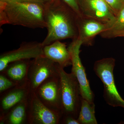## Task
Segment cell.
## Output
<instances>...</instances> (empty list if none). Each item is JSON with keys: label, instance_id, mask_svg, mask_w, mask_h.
I'll use <instances>...</instances> for the list:
<instances>
[{"label": "cell", "instance_id": "obj_1", "mask_svg": "<svg viewBox=\"0 0 124 124\" xmlns=\"http://www.w3.org/2000/svg\"><path fill=\"white\" fill-rule=\"evenodd\" d=\"M45 20L47 34L42 46L50 45L58 40L78 37V16L66 3L53 0L45 6Z\"/></svg>", "mask_w": 124, "mask_h": 124}, {"label": "cell", "instance_id": "obj_2", "mask_svg": "<svg viewBox=\"0 0 124 124\" xmlns=\"http://www.w3.org/2000/svg\"><path fill=\"white\" fill-rule=\"evenodd\" d=\"M45 6L33 3H7L0 16V27L9 24L32 29L46 27Z\"/></svg>", "mask_w": 124, "mask_h": 124}, {"label": "cell", "instance_id": "obj_3", "mask_svg": "<svg viewBox=\"0 0 124 124\" xmlns=\"http://www.w3.org/2000/svg\"><path fill=\"white\" fill-rule=\"evenodd\" d=\"M58 72L61 84L62 116H69L77 119L82 98L79 82L73 73H67L59 64Z\"/></svg>", "mask_w": 124, "mask_h": 124}, {"label": "cell", "instance_id": "obj_4", "mask_svg": "<svg viewBox=\"0 0 124 124\" xmlns=\"http://www.w3.org/2000/svg\"><path fill=\"white\" fill-rule=\"evenodd\" d=\"M115 63V59L113 58L100 59L95 62L93 70L103 84V97L107 103L111 106L124 108V100L117 91L114 80Z\"/></svg>", "mask_w": 124, "mask_h": 124}, {"label": "cell", "instance_id": "obj_5", "mask_svg": "<svg viewBox=\"0 0 124 124\" xmlns=\"http://www.w3.org/2000/svg\"><path fill=\"white\" fill-rule=\"evenodd\" d=\"M58 66V64L44 55L31 60L27 83L31 93L35 92L47 78L59 76Z\"/></svg>", "mask_w": 124, "mask_h": 124}, {"label": "cell", "instance_id": "obj_6", "mask_svg": "<svg viewBox=\"0 0 124 124\" xmlns=\"http://www.w3.org/2000/svg\"><path fill=\"white\" fill-rule=\"evenodd\" d=\"M82 45V41L77 38L72 40L68 47L71 56L72 66L71 72L76 77L79 82L82 98L92 103H94V94L90 88L84 67L80 57V48Z\"/></svg>", "mask_w": 124, "mask_h": 124}, {"label": "cell", "instance_id": "obj_7", "mask_svg": "<svg viewBox=\"0 0 124 124\" xmlns=\"http://www.w3.org/2000/svg\"><path fill=\"white\" fill-rule=\"evenodd\" d=\"M62 113L52 110L38 98L35 92L28 96L27 124H59Z\"/></svg>", "mask_w": 124, "mask_h": 124}, {"label": "cell", "instance_id": "obj_8", "mask_svg": "<svg viewBox=\"0 0 124 124\" xmlns=\"http://www.w3.org/2000/svg\"><path fill=\"white\" fill-rule=\"evenodd\" d=\"M35 92L38 98L46 107L62 113L61 87L59 75L47 78L38 86Z\"/></svg>", "mask_w": 124, "mask_h": 124}, {"label": "cell", "instance_id": "obj_9", "mask_svg": "<svg viewBox=\"0 0 124 124\" xmlns=\"http://www.w3.org/2000/svg\"><path fill=\"white\" fill-rule=\"evenodd\" d=\"M44 47L41 42H23L18 48L1 54L0 55V71H2L12 62L31 60L43 55Z\"/></svg>", "mask_w": 124, "mask_h": 124}, {"label": "cell", "instance_id": "obj_10", "mask_svg": "<svg viewBox=\"0 0 124 124\" xmlns=\"http://www.w3.org/2000/svg\"><path fill=\"white\" fill-rule=\"evenodd\" d=\"M82 17L105 23L115 20L116 15L104 0H77Z\"/></svg>", "mask_w": 124, "mask_h": 124}, {"label": "cell", "instance_id": "obj_11", "mask_svg": "<svg viewBox=\"0 0 124 124\" xmlns=\"http://www.w3.org/2000/svg\"><path fill=\"white\" fill-rule=\"evenodd\" d=\"M115 20L105 23L96 19L78 16V38L82 41L83 45H91L95 36L108 30Z\"/></svg>", "mask_w": 124, "mask_h": 124}, {"label": "cell", "instance_id": "obj_12", "mask_svg": "<svg viewBox=\"0 0 124 124\" xmlns=\"http://www.w3.org/2000/svg\"><path fill=\"white\" fill-rule=\"evenodd\" d=\"M30 93L27 84L17 85L2 93L0 98V117L4 116L16 105L27 99Z\"/></svg>", "mask_w": 124, "mask_h": 124}, {"label": "cell", "instance_id": "obj_13", "mask_svg": "<svg viewBox=\"0 0 124 124\" xmlns=\"http://www.w3.org/2000/svg\"><path fill=\"white\" fill-rule=\"evenodd\" d=\"M43 55L63 68L72 65L70 54L66 45L60 40L44 46Z\"/></svg>", "mask_w": 124, "mask_h": 124}, {"label": "cell", "instance_id": "obj_14", "mask_svg": "<svg viewBox=\"0 0 124 124\" xmlns=\"http://www.w3.org/2000/svg\"><path fill=\"white\" fill-rule=\"evenodd\" d=\"M31 61L24 60L12 62L0 73L19 85L26 84Z\"/></svg>", "mask_w": 124, "mask_h": 124}, {"label": "cell", "instance_id": "obj_15", "mask_svg": "<svg viewBox=\"0 0 124 124\" xmlns=\"http://www.w3.org/2000/svg\"><path fill=\"white\" fill-rule=\"evenodd\" d=\"M28 105V98L12 108L4 116L0 117V124H27Z\"/></svg>", "mask_w": 124, "mask_h": 124}, {"label": "cell", "instance_id": "obj_16", "mask_svg": "<svg viewBox=\"0 0 124 124\" xmlns=\"http://www.w3.org/2000/svg\"><path fill=\"white\" fill-rule=\"evenodd\" d=\"M95 105L82 98L77 120L80 124H97L95 116Z\"/></svg>", "mask_w": 124, "mask_h": 124}, {"label": "cell", "instance_id": "obj_17", "mask_svg": "<svg viewBox=\"0 0 124 124\" xmlns=\"http://www.w3.org/2000/svg\"><path fill=\"white\" fill-rule=\"evenodd\" d=\"M124 29V6L116 16V18L111 27L107 31L100 34L102 37L111 38L114 33Z\"/></svg>", "mask_w": 124, "mask_h": 124}, {"label": "cell", "instance_id": "obj_18", "mask_svg": "<svg viewBox=\"0 0 124 124\" xmlns=\"http://www.w3.org/2000/svg\"><path fill=\"white\" fill-rule=\"evenodd\" d=\"M19 85L4 75H0V93L2 94L10 89Z\"/></svg>", "mask_w": 124, "mask_h": 124}, {"label": "cell", "instance_id": "obj_19", "mask_svg": "<svg viewBox=\"0 0 124 124\" xmlns=\"http://www.w3.org/2000/svg\"><path fill=\"white\" fill-rule=\"evenodd\" d=\"M104 1L116 16L124 6V0H104Z\"/></svg>", "mask_w": 124, "mask_h": 124}, {"label": "cell", "instance_id": "obj_20", "mask_svg": "<svg viewBox=\"0 0 124 124\" xmlns=\"http://www.w3.org/2000/svg\"><path fill=\"white\" fill-rule=\"evenodd\" d=\"M53 0H6L7 3H16V2H28L33 3L45 6Z\"/></svg>", "mask_w": 124, "mask_h": 124}, {"label": "cell", "instance_id": "obj_21", "mask_svg": "<svg viewBox=\"0 0 124 124\" xmlns=\"http://www.w3.org/2000/svg\"><path fill=\"white\" fill-rule=\"evenodd\" d=\"M69 5L79 17H82L77 0H62Z\"/></svg>", "mask_w": 124, "mask_h": 124}, {"label": "cell", "instance_id": "obj_22", "mask_svg": "<svg viewBox=\"0 0 124 124\" xmlns=\"http://www.w3.org/2000/svg\"><path fill=\"white\" fill-rule=\"evenodd\" d=\"M60 124H80L77 119L69 116H62Z\"/></svg>", "mask_w": 124, "mask_h": 124}, {"label": "cell", "instance_id": "obj_23", "mask_svg": "<svg viewBox=\"0 0 124 124\" xmlns=\"http://www.w3.org/2000/svg\"><path fill=\"white\" fill-rule=\"evenodd\" d=\"M7 4L6 0H0V16L3 14Z\"/></svg>", "mask_w": 124, "mask_h": 124}, {"label": "cell", "instance_id": "obj_24", "mask_svg": "<svg viewBox=\"0 0 124 124\" xmlns=\"http://www.w3.org/2000/svg\"><path fill=\"white\" fill-rule=\"evenodd\" d=\"M116 37H124V29H123L122 31L114 33L111 36V38Z\"/></svg>", "mask_w": 124, "mask_h": 124}]
</instances>
